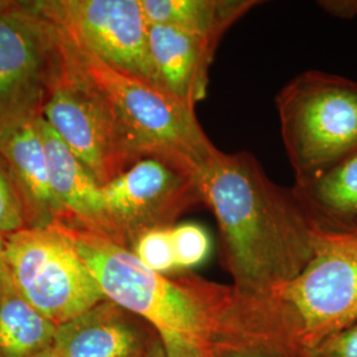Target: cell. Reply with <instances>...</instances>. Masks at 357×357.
<instances>
[{
	"label": "cell",
	"mask_w": 357,
	"mask_h": 357,
	"mask_svg": "<svg viewBox=\"0 0 357 357\" xmlns=\"http://www.w3.org/2000/svg\"><path fill=\"white\" fill-rule=\"evenodd\" d=\"M107 237L131 250L144 231L172 228L178 217L203 204L199 181L160 159L144 158L102 187Z\"/></svg>",
	"instance_id": "obj_9"
},
{
	"label": "cell",
	"mask_w": 357,
	"mask_h": 357,
	"mask_svg": "<svg viewBox=\"0 0 357 357\" xmlns=\"http://www.w3.org/2000/svg\"><path fill=\"white\" fill-rule=\"evenodd\" d=\"M301 357H357V323L315 345Z\"/></svg>",
	"instance_id": "obj_21"
},
{
	"label": "cell",
	"mask_w": 357,
	"mask_h": 357,
	"mask_svg": "<svg viewBox=\"0 0 357 357\" xmlns=\"http://www.w3.org/2000/svg\"><path fill=\"white\" fill-rule=\"evenodd\" d=\"M149 24L175 26L221 40L258 1L255 0H141Z\"/></svg>",
	"instance_id": "obj_15"
},
{
	"label": "cell",
	"mask_w": 357,
	"mask_h": 357,
	"mask_svg": "<svg viewBox=\"0 0 357 357\" xmlns=\"http://www.w3.org/2000/svg\"><path fill=\"white\" fill-rule=\"evenodd\" d=\"M35 357H60L57 354H56V351L53 349V348H50V349H47V351H44V352H41L40 355Z\"/></svg>",
	"instance_id": "obj_26"
},
{
	"label": "cell",
	"mask_w": 357,
	"mask_h": 357,
	"mask_svg": "<svg viewBox=\"0 0 357 357\" xmlns=\"http://www.w3.org/2000/svg\"><path fill=\"white\" fill-rule=\"evenodd\" d=\"M156 339L149 324L105 299L59 326L52 348L60 357H143Z\"/></svg>",
	"instance_id": "obj_11"
},
{
	"label": "cell",
	"mask_w": 357,
	"mask_h": 357,
	"mask_svg": "<svg viewBox=\"0 0 357 357\" xmlns=\"http://www.w3.org/2000/svg\"><path fill=\"white\" fill-rule=\"evenodd\" d=\"M61 32L70 57L101 94L139 160L160 159L199 181L218 149L206 137L195 110L159 86L106 64Z\"/></svg>",
	"instance_id": "obj_4"
},
{
	"label": "cell",
	"mask_w": 357,
	"mask_h": 357,
	"mask_svg": "<svg viewBox=\"0 0 357 357\" xmlns=\"http://www.w3.org/2000/svg\"><path fill=\"white\" fill-rule=\"evenodd\" d=\"M220 40L149 24V52L156 85L193 109L206 96L209 68Z\"/></svg>",
	"instance_id": "obj_12"
},
{
	"label": "cell",
	"mask_w": 357,
	"mask_h": 357,
	"mask_svg": "<svg viewBox=\"0 0 357 357\" xmlns=\"http://www.w3.org/2000/svg\"><path fill=\"white\" fill-rule=\"evenodd\" d=\"M57 326L10 287L0 291V357H35L52 348Z\"/></svg>",
	"instance_id": "obj_16"
},
{
	"label": "cell",
	"mask_w": 357,
	"mask_h": 357,
	"mask_svg": "<svg viewBox=\"0 0 357 357\" xmlns=\"http://www.w3.org/2000/svg\"><path fill=\"white\" fill-rule=\"evenodd\" d=\"M153 343H155V342H153ZM149 352H150V351H149ZM149 352H147V355H144V356H143V357H147V356H149Z\"/></svg>",
	"instance_id": "obj_27"
},
{
	"label": "cell",
	"mask_w": 357,
	"mask_h": 357,
	"mask_svg": "<svg viewBox=\"0 0 357 357\" xmlns=\"http://www.w3.org/2000/svg\"><path fill=\"white\" fill-rule=\"evenodd\" d=\"M199 188L216 216L224 264L238 294L268 295L308 265L324 224L299 192L271 181L252 153L218 150Z\"/></svg>",
	"instance_id": "obj_1"
},
{
	"label": "cell",
	"mask_w": 357,
	"mask_h": 357,
	"mask_svg": "<svg viewBox=\"0 0 357 357\" xmlns=\"http://www.w3.org/2000/svg\"><path fill=\"white\" fill-rule=\"evenodd\" d=\"M286 153L303 191L357 151V84L306 72L277 97Z\"/></svg>",
	"instance_id": "obj_5"
},
{
	"label": "cell",
	"mask_w": 357,
	"mask_h": 357,
	"mask_svg": "<svg viewBox=\"0 0 357 357\" xmlns=\"http://www.w3.org/2000/svg\"><path fill=\"white\" fill-rule=\"evenodd\" d=\"M63 35V32H61ZM41 118L103 187L139 160L101 94L65 45Z\"/></svg>",
	"instance_id": "obj_8"
},
{
	"label": "cell",
	"mask_w": 357,
	"mask_h": 357,
	"mask_svg": "<svg viewBox=\"0 0 357 357\" xmlns=\"http://www.w3.org/2000/svg\"><path fill=\"white\" fill-rule=\"evenodd\" d=\"M26 228V216L20 199L0 162V233L7 236Z\"/></svg>",
	"instance_id": "obj_20"
},
{
	"label": "cell",
	"mask_w": 357,
	"mask_h": 357,
	"mask_svg": "<svg viewBox=\"0 0 357 357\" xmlns=\"http://www.w3.org/2000/svg\"><path fill=\"white\" fill-rule=\"evenodd\" d=\"M176 268L190 270L205 262L211 253L208 231L199 224L183 222L171 228Z\"/></svg>",
	"instance_id": "obj_19"
},
{
	"label": "cell",
	"mask_w": 357,
	"mask_h": 357,
	"mask_svg": "<svg viewBox=\"0 0 357 357\" xmlns=\"http://www.w3.org/2000/svg\"><path fill=\"white\" fill-rule=\"evenodd\" d=\"M38 6L69 38L106 64L156 85L141 0H47Z\"/></svg>",
	"instance_id": "obj_10"
},
{
	"label": "cell",
	"mask_w": 357,
	"mask_h": 357,
	"mask_svg": "<svg viewBox=\"0 0 357 357\" xmlns=\"http://www.w3.org/2000/svg\"><path fill=\"white\" fill-rule=\"evenodd\" d=\"M357 323V225H324L311 261L265 296L238 294L230 336L301 357Z\"/></svg>",
	"instance_id": "obj_3"
},
{
	"label": "cell",
	"mask_w": 357,
	"mask_h": 357,
	"mask_svg": "<svg viewBox=\"0 0 357 357\" xmlns=\"http://www.w3.org/2000/svg\"><path fill=\"white\" fill-rule=\"evenodd\" d=\"M40 116L0 137V162L13 181L26 216V228L63 224V213L53 195Z\"/></svg>",
	"instance_id": "obj_13"
},
{
	"label": "cell",
	"mask_w": 357,
	"mask_h": 357,
	"mask_svg": "<svg viewBox=\"0 0 357 357\" xmlns=\"http://www.w3.org/2000/svg\"><path fill=\"white\" fill-rule=\"evenodd\" d=\"M6 246L15 290L54 326L106 299L61 227L15 231L6 236Z\"/></svg>",
	"instance_id": "obj_6"
},
{
	"label": "cell",
	"mask_w": 357,
	"mask_h": 357,
	"mask_svg": "<svg viewBox=\"0 0 357 357\" xmlns=\"http://www.w3.org/2000/svg\"><path fill=\"white\" fill-rule=\"evenodd\" d=\"M52 191L60 205L64 227L107 237L102 187L89 169L40 116Z\"/></svg>",
	"instance_id": "obj_14"
},
{
	"label": "cell",
	"mask_w": 357,
	"mask_h": 357,
	"mask_svg": "<svg viewBox=\"0 0 357 357\" xmlns=\"http://www.w3.org/2000/svg\"><path fill=\"white\" fill-rule=\"evenodd\" d=\"M296 190V188H295ZM299 192L333 227H347L357 217V151Z\"/></svg>",
	"instance_id": "obj_17"
},
{
	"label": "cell",
	"mask_w": 357,
	"mask_h": 357,
	"mask_svg": "<svg viewBox=\"0 0 357 357\" xmlns=\"http://www.w3.org/2000/svg\"><path fill=\"white\" fill-rule=\"evenodd\" d=\"M61 227L106 299L149 324L167 357H213L237 302L231 284L195 274L168 277L134 253L86 230Z\"/></svg>",
	"instance_id": "obj_2"
},
{
	"label": "cell",
	"mask_w": 357,
	"mask_h": 357,
	"mask_svg": "<svg viewBox=\"0 0 357 357\" xmlns=\"http://www.w3.org/2000/svg\"><path fill=\"white\" fill-rule=\"evenodd\" d=\"M213 357H296L270 345L249 342H221L215 349Z\"/></svg>",
	"instance_id": "obj_22"
},
{
	"label": "cell",
	"mask_w": 357,
	"mask_h": 357,
	"mask_svg": "<svg viewBox=\"0 0 357 357\" xmlns=\"http://www.w3.org/2000/svg\"><path fill=\"white\" fill-rule=\"evenodd\" d=\"M131 252L146 268L159 274L178 270L175 262L171 228H158L144 231L132 245Z\"/></svg>",
	"instance_id": "obj_18"
},
{
	"label": "cell",
	"mask_w": 357,
	"mask_h": 357,
	"mask_svg": "<svg viewBox=\"0 0 357 357\" xmlns=\"http://www.w3.org/2000/svg\"><path fill=\"white\" fill-rule=\"evenodd\" d=\"M320 7L332 16L342 19H352L357 16V0H330L320 1Z\"/></svg>",
	"instance_id": "obj_23"
},
{
	"label": "cell",
	"mask_w": 357,
	"mask_h": 357,
	"mask_svg": "<svg viewBox=\"0 0 357 357\" xmlns=\"http://www.w3.org/2000/svg\"><path fill=\"white\" fill-rule=\"evenodd\" d=\"M61 59V29L38 1H0V137L41 116Z\"/></svg>",
	"instance_id": "obj_7"
},
{
	"label": "cell",
	"mask_w": 357,
	"mask_h": 357,
	"mask_svg": "<svg viewBox=\"0 0 357 357\" xmlns=\"http://www.w3.org/2000/svg\"><path fill=\"white\" fill-rule=\"evenodd\" d=\"M147 357H167L166 352H165V349H163V345L160 343L159 337L155 340V343H153V347H151V349H150L149 356Z\"/></svg>",
	"instance_id": "obj_25"
},
{
	"label": "cell",
	"mask_w": 357,
	"mask_h": 357,
	"mask_svg": "<svg viewBox=\"0 0 357 357\" xmlns=\"http://www.w3.org/2000/svg\"><path fill=\"white\" fill-rule=\"evenodd\" d=\"M13 281L10 277V268L7 262V246L6 234L0 233V291L13 287Z\"/></svg>",
	"instance_id": "obj_24"
}]
</instances>
